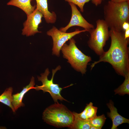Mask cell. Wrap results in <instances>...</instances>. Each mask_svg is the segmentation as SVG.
<instances>
[{
    "mask_svg": "<svg viewBox=\"0 0 129 129\" xmlns=\"http://www.w3.org/2000/svg\"><path fill=\"white\" fill-rule=\"evenodd\" d=\"M124 32L110 29V48L100 56L98 61L91 64V70L96 64L103 62L110 64L118 75L124 77L129 72V39L125 38Z\"/></svg>",
    "mask_w": 129,
    "mask_h": 129,
    "instance_id": "1",
    "label": "cell"
},
{
    "mask_svg": "<svg viewBox=\"0 0 129 129\" xmlns=\"http://www.w3.org/2000/svg\"><path fill=\"white\" fill-rule=\"evenodd\" d=\"M104 20L109 28L123 31L122 25L129 22V1L115 2L109 1L103 8Z\"/></svg>",
    "mask_w": 129,
    "mask_h": 129,
    "instance_id": "2",
    "label": "cell"
},
{
    "mask_svg": "<svg viewBox=\"0 0 129 129\" xmlns=\"http://www.w3.org/2000/svg\"><path fill=\"white\" fill-rule=\"evenodd\" d=\"M55 103L44 111L43 119L47 124L57 128H70L74 120L73 112L62 103Z\"/></svg>",
    "mask_w": 129,
    "mask_h": 129,
    "instance_id": "3",
    "label": "cell"
},
{
    "mask_svg": "<svg viewBox=\"0 0 129 129\" xmlns=\"http://www.w3.org/2000/svg\"><path fill=\"white\" fill-rule=\"evenodd\" d=\"M73 38L70 40L69 44L65 43L61 50L63 57L68 60L72 67L82 74H85L88 63L91 61V57L83 53L77 48Z\"/></svg>",
    "mask_w": 129,
    "mask_h": 129,
    "instance_id": "4",
    "label": "cell"
},
{
    "mask_svg": "<svg viewBox=\"0 0 129 129\" xmlns=\"http://www.w3.org/2000/svg\"><path fill=\"white\" fill-rule=\"evenodd\" d=\"M96 27L89 30L90 37L88 42L89 47L97 55H101L104 51L103 47L109 37L108 27L104 20L96 21Z\"/></svg>",
    "mask_w": 129,
    "mask_h": 129,
    "instance_id": "5",
    "label": "cell"
},
{
    "mask_svg": "<svg viewBox=\"0 0 129 129\" xmlns=\"http://www.w3.org/2000/svg\"><path fill=\"white\" fill-rule=\"evenodd\" d=\"M61 68L60 66H59L55 69L52 70V76L50 80H49L48 78L50 72L48 68L46 69L44 72L41 74V76H38V81L42 82V85L40 86L37 85L35 89L37 90H42L44 92L49 93L55 102H58V100L68 101L61 94L63 88L59 87V85L54 84L53 82L54 77L55 74L57 71L60 70Z\"/></svg>",
    "mask_w": 129,
    "mask_h": 129,
    "instance_id": "6",
    "label": "cell"
},
{
    "mask_svg": "<svg viewBox=\"0 0 129 129\" xmlns=\"http://www.w3.org/2000/svg\"><path fill=\"white\" fill-rule=\"evenodd\" d=\"M85 29L80 30L76 29L75 31L70 33L62 32L54 26L47 32V35L52 37L53 41L52 54L58 57L62 47L66 42L73 37L80 33L88 31Z\"/></svg>",
    "mask_w": 129,
    "mask_h": 129,
    "instance_id": "7",
    "label": "cell"
},
{
    "mask_svg": "<svg viewBox=\"0 0 129 129\" xmlns=\"http://www.w3.org/2000/svg\"><path fill=\"white\" fill-rule=\"evenodd\" d=\"M27 19L23 24L24 27L22 34L27 36L34 35L37 33L41 32L38 29V25L42 22L43 16L37 9L27 16Z\"/></svg>",
    "mask_w": 129,
    "mask_h": 129,
    "instance_id": "8",
    "label": "cell"
},
{
    "mask_svg": "<svg viewBox=\"0 0 129 129\" xmlns=\"http://www.w3.org/2000/svg\"><path fill=\"white\" fill-rule=\"evenodd\" d=\"M69 3L72 11L71 20L68 24L65 27L60 28V31L66 32L69 28L74 26L81 27L88 30L94 28L93 25L89 23L83 17L75 5L72 3Z\"/></svg>",
    "mask_w": 129,
    "mask_h": 129,
    "instance_id": "9",
    "label": "cell"
},
{
    "mask_svg": "<svg viewBox=\"0 0 129 129\" xmlns=\"http://www.w3.org/2000/svg\"><path fill=\"white\" fill-rule=\"evenodd\" d=\"M107 106L110 110L107 113V115L112 120V125L111 129H116L120 125L124 123H129V120L120 115L118 112L117 109L114 106L113 102L111 100L107 104Z\"/></svg>",
    "mask_w": 129,
    "mask_h": 129,
    "instance_id": "10",
    "label": "cell"
},
{
    "mask_svg": "<svg viewBox=\"0 0 129 129\" xmlns=\"http://www.w3.org/2000/svg\"><path fill=\"white\" fill-rule=\"evenodd\" d=\"M35 85L34 77L32 76L29 84L23 87V90L19 93L12 95V104L15 111L21 107L24 106L22 102V100L25 94L29 91L32 89H35L34 86Z\"/></svg>",
    "mask_w": 129,
    "mask_h": 129,
    "instance_id": "11",
    "label": "cell"
},
{
    "mask_svg": "<svg viewBox=\"0 0 129 129\" xmlns=\"http://www.w3.org/2000/svg\"><path fill=\"white\" fill-rule=\"evenodd\" d=\"M36 8L43 14L46 22L54 23L56 20L57 16L54 12H50L48 9L47 0H36Z\"/></svg>",
    "mask_w": 129,
    "mask_h": 129,
    "instance_id": "12",
    "label": "cell"
},
{
    "mask_svg": "<svg viewBox=\"0 0 129 129\" xmlns=\"http://www.w3.org/2000/svg\"><path fill=\"white\" fill-rule=\"evenodd\" d=\"M32 0H11L7 4L8 5H13L22 9L28 15L33 12L36 5L32 6L31 2Z\"/></svg>",
    "mask_w": 129,
    "mask_h": 129,
    "instance_id": "13",
    "label": "cell"
},
{
    "mask_svg": "<svg viewBox=\"0 0 129 129\" xmlns=\"http://www.w3.org/2000/svg\"><path fill=\"white\" fill-rule=\"evenodd\" d=\"M98 108L93 105L92 102L87 104L84 110L81 113L76 114L80 118L83 120H90L97 115Z\"/></svg>",
    "mask_w": 129,
    "mask_h": 129,
    "instance_id": "14",
    "label": "cell"
},
{
    "mask_svg": "<svg viewBox=\"0 0 129 129\" xmlns=\"http://www.w3.org/2000/svg\"><path fill=\"white\" fill-rule=\"evenodd\" d=\"M13 91V88L11 87L7 88L0 95V102L9 107L13 112H15L12 104Z\"/></svg>",
    "mask_w": 129,
    "mask_h": 129,
    "instance_id": "15",
    "label": "cell"
},
{
    "mask_svg": "<svg viewBox=\"0 0 129 129\" xmlns=\"http://www.w3.org/2000/svg\"><path fill=\"white\" fill-rule=\"evenodd\" d=\"M74 120L73 124L70 128L74 129H89L91 125L90 120L82 119L77 116L76 113L73 112Z\"/></svg>",
    "mask_w": 129,
    "mask_h": 129,
    "instance_id": "16",
    "label": "cell"
},
{
    "mask_svg": "<svg viewBox=\"0 0 129 129\" xmlns=\"http://www.w3.org/2000/svg\"><path fill=\"white\" fill-rule=\"evenodd\" d=\"M125 79L123 83L114 91L115 94L123 96L129 94V72L125 77Z\"/></svg>",
    "mask_w": 129,
    "mask_h": 129,
    "instance_id": "17",
    "label": "cell"
},
{
    "mask_svg": "<svg viewBox=\"0 0 129 129\" xmlns=\"http://www.w3.org/2000/svg\"><path fill=\"white\" fill-rule=\"evenodd\" d=\"M106 118L104 114L97 116L90 120L91 126L94 127L97 129H101L104 124Z\"/></svg>",
    "mask_w": 129,
    "mask_h": 129,
    "instance_id": "18",
    "label": "cell"
},
{
    "mask_svg": "<svg viewBox=\"0 0 129 129\" xmlns=\"http://www.w3.org/2000/svg\"><path fill=\"white\" fill-rule=\"evenodd\" d=\"M69 3H72L78 6L80 8V11L83 12L84 11V6L85 4L92 0H65Z\"/></svg>",
    "mask_w": 129,
    "mask_h": 129,
    "instance_id": "19",
    "label": "cell"
},
{
    "mask_svg": "<svg viewBox=\"0 0 129 129\" xmlns=\"http://www.w3.org/2000/svg\"><path fill=\"white\" fill-rule=\"evenodd\" d=\"M122 28L124 31L129 28V22H125L122 25Z\"/></svg>",
    "mask_w": 129,
    "mask_h": 129,
    "instance_id": "20",
    "label": "cell"
},
{
    "mask_svg": "<svg viewBox=\"0 0 129 129\" xmlns=\"http://www.w3.org/2000/svg\"><path fill=\"white\" fill-rule=\"evenodd\" d=\"M102 0H92V3L96 6L100 5L101 3Z\"/></svg>",
    "mask_w": 129,
    "mask_h": 129,
    "instance_id": "21",
    "label": "cell"
},
{
    "mask_svg": "<svg viewBox=\"0 0 129 129\" xmlns=\"http://www.w3.org/2000/svg\"><path fill=\"white\" fill-rule=\"evenodd\" d=\"M124 36L126 39H129V28L128 29L124 31Z\"/></svg>",
    "mask_w": 129,
    "mask_h": 129,
    "instance_id": "22",
    "label": "cell"
},
{
    "mask_svg": "<svg viewBox=\"0 0 129 129\" xmlns=\"http://www.w3.org/2000/svg\"><path fill=\"white\" fill-rule=\"evenodd\" d=\"M112 1L115 2H120L124 1H129V0H111Z\"/></svg>",
    "mask_w": 129,
    "mask_h": 129,
    "instance_id": "23",
    "label": "cell"
},
{
    "mask_svg": "<svg viewBox=\"0 0 129 129\" xmlns=\"http://www.w3.org/2000/svg\"></svg>",
    "mask_w": 129,
    "mask_h": 129,
    "instance_id": "24",
    "label": "cell"
}]
</instances>
